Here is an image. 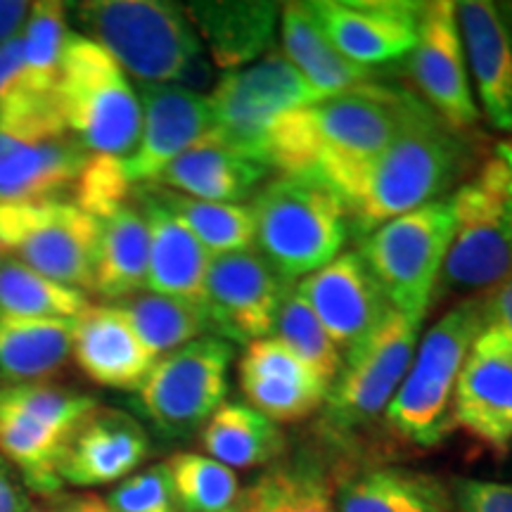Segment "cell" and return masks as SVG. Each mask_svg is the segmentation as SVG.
<instances>
[{"instance_id":"cell-1","label":"cell","mask_w":512,"mask_h":512,"mask_svg":"<svg viewBox=\"0 0 512 512\" xmlns=\"http://www.w3.org/2000/svg\"><path fill=\"white\" fill-rule=\"evenodd\" d=\"M470 162L467 143L418 95L392 145L375 159L344 202L356 235L441 200Z\"/></svg>"},{"instance_id":"cell-2","label":"cell","mask_w":512,"mask_h":512,"mask_svg":"<svg viewBox=\"0 0 512 512\" xmlns=\"http://www.w3.org/2000/svg\"><path fill=\"white\" fill-rule=\"evenodd\" d=\"M83 36L143 86H207L211 67L188 12L164 0H91L74 8Z\"/></svg>"},{"instance_id":"cell-3","label":"cell","mask_w":512,"mask_h":512,"mask_svg":"<svg viewBox=\"0 0 512 512\" xmlns=\"http://www.w3.org/2000/svg\"><path fill=\"white\" fill-rule=\"evenodd\" d=\"M415 93L366 83L306 107L311 171L342 204L375 159L392 145Z\"/></svg>"},{"instance_id":"cell-4","label":"cell","mask_w":512,"mask_h":512,"mask_svg":"<svg viewBox=\"0 0 512 512\" xmlns=\"http://www.w3.org/2000/svg\"><path fill=\"white\" fill-rule=\"evenodd\" d=\"M254 245L285 280L306 278L342 254L347 209L313 176H278L254 195Z\"/></svg>"},{"instance_id":"cell-5","label":"cell","mask_w":512,"mask_h":512,"mask_svg":"<svg viewBox=\"0 0 512 512\" xmlns=\"http://www.w3.org/2000/svg\"><path fill=\"white\" fill-rule=\"evenodd\" d=\"M57 102L69 136L93 157L128 159L143 128V105L119 62L72 31L57 76Z\"/></svg>"},{"instance_id":"cell-6","label":"cell","mask_w":512,"mask_h":512,"mask_svg":"<svg viewBox=\"0 0 512 512\" xmlns=\"http://www.w3.org/2000/svg\"><path fill=\"white\" fill-rule=\"evenodd\" d=\"M484 325V297H470L427 330L399 392L384 411L389 427L401 439L430 448L453 430L451 401L458 375Z\"/></svg>"},{"instance_id":"cell-7","label":"cell","mask_w":512,"mask_h":512,"mask_svg":"<svg viewBox=\"0 0 512 512\" xmlns=\"http://www.w3.org/2000/svg\"><path fill=\"white\" fill-rule=\"evenodd\" d=\"M98 401L46 382H0V456L15 467L27 491L55 496L57 465L76 427Z\"/></svg>"},{"instance_id":"cell-8","label":"cell","mask_w":512,"mask_h":512,"mask_svg":"<svg viewBox=\"0 0 512 512\" xmlns=\"http://www.w3.org/2000/svg\"><path fill=\"white\" fill-rule=\"evenodd\" d=\"M456 216L451 197L408 211L361 238L358 256L394 311L425 318L437 292Z\"/></svg>"},{"instance_id":"cell-9","label":"cell","mask_w":512,"mask_h":512,"mask_svg":"<svg viewBox=\"0 0 512 512\" xmlns=\"http://www.w3.org/2000/svg\"><path fill=\"white\" fill-rule=\"evenodd\" d=\"M323 100L325 95L304 79L283 50H268L249 67L226 72L216 81L207 98L209 136L264 164L266 140L275 121Z\"/></svg>"},{"instance_id":"cell-10","label":"cell","mask_w":512,"mask_h":512,"mask_svg":"<svg viewBox=\"0 0 512 512\" xmlns=\"http://www.w3.org/2000/svg\"><path fill=\"white\" fill-rule=\"evenodd\" d=\"M100 221L74 202H0V254L64 287L93 292Z\"/></svg>"},{"instance_id":"cell-11","label":"cell","mask_w":512,"mask_h":512,"mask_svg":"<svg viewBox=\"0 0 512 512\" xmlns=\"http://www.w3.org/2000/svg\"><path fill=\"white\" fill-rule=\"evenodd\" d=\"M235 347L221 337H200L157 358L140 384L143 413L166 437L200 432L230 389Z\"/></svg>"},{"instance_id":"cell-12","label":"cell","mask_w":512,"mask_h":512,"mask_svg":"<svg viewBox=\"0 0 512 512\" xmlns=\"http://www.w3.org/2000/svg\"><path fill=\"white\" fill-rule=\"evenodd\" d=\"M453 240L439 280L446 290H482L512 273V228L505 197V166L489 159L475 181L451 195Z\"/></svg>"},{"instance_id":"cell-13","label":"cell","mask_w":512,"mask_h":512,"mask_svg":"<svg viewBox=\"0 0 512 512\" xmlns=\"http://www.w3.org/2000/svg\"><path fill=\"white\" fill-rule=\"evenodd\" d=\"M420 328L422 320L392 311L366 342L344 356L323 403L330 432L361 430L387 411L413 363Z\"/></svg>"},{"instance_id":"cell-14","label":"cell","mask_w":512,"mask_h":512,"mask_svg":"<svg viewBox=\"0 0 512 512\" xmlns=\"http://www.w3.org/2000/svg\"><path fill=\"white\" fill-rule=\"evenodd\" d=\"M290 290V280L254 249L211 256L204 280L211 330L230 344L271 337Z\"/></svg>"},{"instance_id":"cell-15","label":"cell","mask_w":512,"mask_h":512,"mask_svg":"<svg viewBox=\"0 0 512 512\" xmlns=\"http://www.w3.org/2000/svg\"><path fill=\"white\" fill-rule=\"evenodd\" d=\"M408 72L425 95V105H430L446 126L460 133L463 128L477 124L479 107L467 74L456 3H425Z\"/></svg>"},{"instance_id":"cell-16","label":"cell","mask_w":512,"mask_h":512,"mask_svg":"<svg viewBox=\"0 0 512 512\" xmlns=\"http://www.w3.org/2000/svg\"><path fill=\"white\" fill-rule=\"evenodd\" d=\"M309 12L344 57L377 69L413 53L425 3L403 0H316Z\"/></svg>"},{"instance_id":"cell-17","label":"cell","mask_w":512,"mask_h":512,"mask_svg":"<svg viewBox=\"0 0 512 512\" xmlns=\"http://www.w3.org/2000/svg\"><path fill=\"white\" fill-rule=\"evenodd\" d=\"M453 425L503 451L512 444V339L484 325L460 370L451 401Z\"/></svg>"},{"instance_id":"cell-18","label":"cell","mask_w":512,"mask_h":512,"mask_svg":"<svg viewBox=\"0 0 512 512\" xmlns=\"http://www.w3.org/2000/svg\"><path fill=\"white\" fill-rule=\"evenodd\" d=\"M297 292L344 356L366 342L394 311L358 252L339 254L328 266L306 275Z\"/></svg>"},{"instance_id":"cell-19","label":"cell","mask_w":512,"mask_h":512,"mask_svg":"<svg viewBox=\"0 0 512 512\" xmlns=\"http://www.w3.org/2000/svg\"><path fill=\"white\" fill-rule=\"evenodd\" d=\"M143 128L124 171L133 188H147L174 159L211 131L207 98L181 86H140Z\"/></svg>"},{"instance_id":"cell-20","label":"cell","mask_w":512,"mask_h":512,"mask_svg":"<svg viewBox=\"0 0 512 512\" xmlns=\"http://www.w3.org/2000/svg\"><path fill=\"white\" fill-rule=\"evenodd\" d=\"M240 389L247 406L268 420L297 422L323 408L330 387L271 335L247 344L240 361Z\"/></svg>"},{"instance_id":"cell-21","label":"cell","mask_w":512,"mask_h":512,"mask_svg":"<svg viewBox=\"0 0 512 512\" xmlns=\"http://www.w3.org/2000/svg\"><path fill=\"white\" fill-rule=\"evenodd\" d=\"M150 456V439L133 415L95 408L64 448L57 475L62 484L107 486L121 482Z\"/></svg>"},{"instance_id":"cell-22","label":"cell","mask_w":512,"mask_h":512,"mask_svg":"<svg viewBox=\"0 0 512 512\" xmlns=\"http://www.w3.org/2000/svg\"><path fill=\"white\" fill-rule=\"evenodd\" d=\"M467 69L484 117L496 131L512 136V31L496 3L465 0L456 3Z\"/></svg>"},{"instance_id":"cell-23","label":"cell","mask_w":512,"mask_h":512,"mask_svg":"<svg viewBox=\"0 0 512 512\" xmlns=\"http://www.w3.org/2000/svg\"><path fill=\"white\" fill-rule=\"evenodd\" d=\"M72 354L88 380L124 392H138L157 361L117 304L91 306L76 318Z\"/></svg>"},{"instance_id":"cell-24","label":"cell","mask_w":512,"mask_h":512,"mask_svg":"<svg viewBox=\"0 0 512 512\" xmlns=\"http://www.w3.org/2000/svg\"><path fill=\"white\" fill-rule=\"evenodd\" d=\"M88 159L72 136L19 140L0 133V202L62 200Z\"/></svg>"},{"instance_id":"cell-25","label":"cell","mask_w":512,"mask_h":512,"mask_svg":"<svg viewBox=\"0 0 512 512\" xmlns=\"http://www.w3.org/2000/svg\"><path fill=\"white\" fill-rule=\"evenodd\" d=\"M136 200L150 230L147 290L204 306L211 254L150 190L138 188Z\"/></svg>"},{"instance_id":"cell-26","label":"cell","mask_w":512,"mask_h":512,"mask_svg":"<svg viewBox=\"0 0 512 512\" xmlns=\"http://www.w3.org/2000/svg\"><path fill=\"white\" fill-rule=\"evenodd\" d=\"M268 169L233 147L204 136L174 159L152 185L202 202L240 204L256 195Z\"/></svg>"},{"instance_id":"cell-27","label":"cell","mask_w":512,"mask_h":512,"mask_svg":"<svg viewBox=\"0 0 512 512\" xmlns=\"http://www.w3.org/2000/svg\"><path fill=\"white\" fill-rule=\"evenodd\" d=\"M192 27L207 43L211 60L223 72L247 67L268 53L273 43L280 5L275 3H190Z\"/></svg>"},{"instance_id":"cell-28","label":"cell","mask_w":512,"mask_h":512,"mask_svg":"<svg viewBox=\"0 0 512 512\" xmlns=\"http://www.w3.org/2000/svg\"><path fill=\"white\" fill-rule=\"evenodd\" d=\"M283 53L325 98L373 83L375 69L351 62L323 34L306 3L280 5Z\"/></svg>"},{"instance_id":"cell-29","label":"cell","mask_w":512,"mask_h":512,"mask_svg":"<svg viewBox=\"0 0 512 512\" xmlns=\"http://www.w3.org/2000/svg\"><path fill=\"white\" fill-rule=\"evenodd\" d=\"M150 230L140 207L124 204L100 219L93 292L107 299H126L147 287Z\"/></svg>"},{"instance_id":"cell-30","label":"cell","mask_w":512,"mask_h":512,"mask_svg":"<svg viewBox=\"0 0 512 512\" xmlns=\"http://www.w3.org/2000/svg\"><path fill=\"white\" fill-rule=\"evenodd\" d=\"M76 320L0 316V382H41L74 351Z\"/></svg>"},{"instance_id":"cell-31","label":"cell","mask_w":512,"mask_h":512,"mask_svg":"<svg viewBox=\"0 0 512 512\" xmlns=\"http://www.w3.org/2000/svg\"><path fill=\"white\" fill-rule=\"evenodd\" d=\"M337 512H451V501L437 479L401 470L375 467L337 484Z\"/></svg>"},{"instance_id":"cell-32","label":"cell","mask_w":512,"mask_h":512,"mask_svg":"<svg viewBox=\"0 0 512 512\" xmlns=\"http://www.w3.org/2000/svg\"><path fill=\"white\" fill-rule=\"evenodd\" d=\"M202 448L216 463L233 467H259L283 456L285 434L278 422L254 411L242 401H226L202 427Z\"/></svg>"},{"instance_id":"cell-33","label":"cell","mask_w":512,"mask_h":512,"mask_svg":"<svg viewBox=\"0 0 512 512\" xmlns=\"http://www.w3.org/2000/svg\"><path fill=\"white\" fill-rule=\"evenodd\" d=\"M117 306L152 358L171 354L211 330L207 309L178 297L138 292L119 299Z\"/></svg>"},{"instance_id":"cell-34","label":"cell","mask_w":512,"mask_h":512,"mask_svg":"<svg viewBox=\"0 0 512 512\" xmlns=\"http://www.w3.org/2000/svg\"><path fill=\"white\" fill-rule=\"evenodd\" d=\"M91 309L86 292L64 287L0 254V316L76 320Z\"/></svg>"},{"instance_id":"cell-35","label":"cell","mask_w":512,"mask_h":512,"mask_svg":"<svg viewBox=\"0 0 512 512\" xmlns=\"http://www.w3.org/2000/svg\"><path fill=\"white\" fill-rule=\"evenodd\" d=\"M147 190L202 242L211 256L245 252L254 245V216L245 204L202 202L195 197L147 185Z\"/></svg>"},{"instance_id":"cell-36","label":"cell","mask_w":512,"mask_h":512,"mask_svg":"<svg viewBox=\"0 0 512 512\" xmlns=\"http://www.w3.org/2000/svg\"><path fill=\"white\" fill-rule=\"evenodd\" d=\"M178 512H228L240 503V482L230 467L202 453L166 460Z\"/></svg>"},{"instance_id":"cell-37","label":"cell","mask_w":512,"mask_h":512,"mask_svg":"<svg viewBox=\"0 0 512 512\" xmlns=\"http://www.w3.org/2000/svg\"><path fill=\"white\" fill-rule=\"evenodd\" d=\"M273 337H278L328 387L335 382L339 370H342L344 356L313 313L309 302L297 292V287H292L283 306H280Z\"/></svg>"},{"instance_id":"cell-38","label":"cell","mask_w":512,"mask_h":512,"mask_svg":"<svg viewBox=\"0 0 512 512\" xmlns=\"http://www.w3.org/2000/svg\"><path fill=\"white\" fill-rule=\"evenodd\" d=\"M72 31L67 24V5L55 0L34 3L29 10L24 38V69L38 91H55L64 43Z\"/></svg>"},{"instance_id":"cell-39","label":"cell","mask_w":512,"mask_h":512,"mask_svg":"<svg viewBox=\"0 0 512 512\" xmlns=\"http://www.w3.org/2000/svg\"><path fill=\"white\" fill-rule=\"evenodd\" d=\"M247 494L259 512H337L335 494L311 465H292L266 475Z\"/></svg>"},{"instance_id":"cell-40","label":"cell","mask_w":512,"mask_h":512,"mask_svg":"<svg viewBox=\"0 0 512 512\" xmlns=\"http://www.w3.org/2000/svg\"><path fill=\"white\" fill-rule=\"evenodd\" d=\"M131 192L133 185L126 178L124 159L93 155L72 188L76 207L98 221L128 204L126 200L131 197Z\"/></svg>"},{"instance_id":"cell-41","label":"cell","mask_w":512,"mask_h":512,"mask_svg":"<svg viewBox=\"0 0 512 512\" xmlns=\"http://www.w3.org/2000/svg\"><path fill=\"white\" fill-rule=\"evenodd\" d=\"M110 512H178L166 463H157L126 477L105 498Z\"/></svg>"},{"instance_id":"cell-42","label":"cell","mask_w":512,"mask_h":512,"mask_svg":"<svg viewBox=\"0 0 512 512\" xmlns=\"http://www.w3.org/2000/svg\"><path fill=\"white\" fill-rule=\"evenodd\" d=\"M453 501L460 512H512V484L486 479H456Z\"/></svg>"},{"instance_id":"cell-43","label":"cell","mask_w":512,"mask_h":512,"mask_svg":"<svg viewBox=\"0 0 512 512\" xmlns=\"http://www.w3.org/2000/svg\"><path fill=\"white\" fill-rule=\"evenodd\" d=\"M29 81L24 69V38L17 34L0 46V102L15 95Z\"/></svg>"},{"instance_id":"cell-44","label":"cell","mask_w":512,"mask_h":512,"mask_svg":"<svg viewBox=\"0 0 512 512\" xmlns=\"http://www.w3.org/2000/svg\"><path fill=\"white\" fill-rule=\"evenodd\" d=\"M486 325L498 328L512 339V273L494 285L489 297H484Z\"/></svg>"},{"instance_id":"cell-45","label":"cell","mask_w":512,"mask_h":512,"mask_svg":"<svg viewBox=\"0 0 512 512\" xmlns=\"http://www.w3.org/2000/svg\"><path fill=\"white\" fill-rule=\"evenodd\" d=\"M31 498L19 472L0 456V512H29Z\"/></svg>"},{"instance_id":"cell-46","label":"cell","mask_w":512,"mask_h":512,"mask_svg":"<svg viewBox=\"0 0 512 512\" xmlns=\"http://www.w3.org/2000/svg\"><path fill=\"white\" fill-rule=\"evenodd\" d=\"M29 10L31 5L22 3V0H0V46L17 34H22Z\"/></svg>"},{"instance_id":"cell-47","label":"cell","mask_w":512,"mask_h":512,"mask_svg":"<svg viewBox=\"0 0 512 512\" xmlns=\"http://www.w3.org/2000/svg\"><path fill=\"white\" fill-rule=\"evenodd\" d=\"M496 159H501L505 166V197H508V221L512 228V140L496 145Z\"/></svg>"},{"instance_id":"cell-48","label":"cell","mask_w":512,"mask_h":512,"mask_svg":"<svg viewBox=\"0 0 512 512\" xmlns=\"http://www.w3.org/2000/svg\"><path fill=\"white\" fill-rule=\"evenodd\" d=\"M72 505L76 508V512H110V508H107L105 501H100V498H95V496L74 498ZM240 510H242V505L238 503L233 510H228V512H240Z\"/></svg>"},{"instance_id":"cell-49","label":"cell","mask_w":512,"mask_h":512,"mask_svg":"<svg viewBox=\"0 0 512 512\" xmlns=\"http://www.w3.org/2000/svg\"><path fill=\"white\" fill-rule=\"evenodd\" d=\"M496 5H498V10H501L503 19L508 22V27L512 31V3H496Z\"/></svg>"},{"instance_id":"cell-50","label":"cell","mask_w":512,"mask_h":512,"mask_svg":"<svg viewBox=\"0 0 512 512\" xmlns=\"http://www.w3.org/2000/svg\"><path fill=\"white\" fill-rule=\"evenodd\" d=\"M240 505H242L240 512H259V510H256L254 501H252V496H249V494H245V496L240 498Z\"/></svg>"},{"instance_id":"cell-51","label":"cell","mask_w":512,"mask_h":512,"mask_svg":"<svg viewBox=\"0 0 512 512\" xmlns=\"http://www.w3.org/2000/svg\"><path fill=\"white\" fill-rule=\"evenodd\" d=\"M29 512H60V510H53V508H31Z\"/></svg>"},{"instance_id":"cell-52","label":"cell","mask_w":512,"mask_h":512,"mask_svg":"<svg viewBox=\"0 0 512 512\" xmlns=\"http://www.w3.org/2000/svg\"><path fill=\"white\" fill-rule=\"evenodd\" d=\"M60 512H76V508H74V505H72V501H69V505H67V508H62Z\"/></svg>"}]
</instances>
